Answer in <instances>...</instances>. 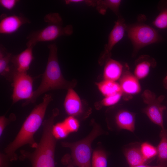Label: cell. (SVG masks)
Wrapping results in <instances>:
<instances>
[{
  "label": "cell",
  "mask_w": 167,
  "mask_h": 167,
  "mask_svg": "<svg viewBox=\"0 0 167 167\" xmlns=\"http://www.w3.org/2000/svg\"><path fill=\"white\" fill-rule=\"evenodd\" d=\"M52 100L51 94H45L42 102L36 105L24 121L20 131L13 141L4 149L5 153L10 161L16 160L17 150L26 144L36 148L38 144L34 138L43 121L47 107Z\"/></svg>",
  "instance_id": "6da1fadb"
},
{
  "label": "cell",
  "mask_w": 167,
  "mask_h": 167,
  "mask_svg": "<svg viewBox=\"0 0 167 167\" xmlns=\"http://www.w3.org/2000/svg\"><path fill=\"white\" fill-rule=\"evenodd\" d=\"M49 56L46 67L42 75L41 83L34 91L31 98L26 100L22 105L26 106L35 103L37 98L48 91L60 89H68L76 85V81L66 80L63 77L59 65L58 57V48L55 44L48 46Z\"/></svg>",
  "instance_id": "7a4b0ae2"
},
{
  "label": "cell",
  "mask_w": 167,
  "mask_h": 167,
  "mask_svg": "<svg viewBox=\"0 0 167 167\" xmlns=\"http://www.w3.org/2000/svg\"><path fill=\"white\" fill-rule=\"evenodd\" d=\"M54 122L46 120L43 123L41 140L32 153L21 152L23 156L30 159L33 167H55L54 154L56 139L52 133Z\"/></svg>",
  "instance_id": "3957f363"
},
{
  "label": "cell",
  "mask_w": 167,
  "mask_h": 167,
  "mask_svg": "<svg viewBox=\"0 0 167 167\" xmlns=\"http://www.w3.org/2000/svg\"><path fill=\"white\" fill-rule=\"evenodd\" d=\"M44 20L47 23L44 28L32 32L27 36V47H33L38 42L53 41L60 36H70L73 33L72 25L63 26L62 18L58 13L47 14Z\"/></svg>",
  "instance_id": "277c9868"
},
{
  "label": "cell",
  "mask_w": 167,
  "mask_h": 167,
  "mask_svg": "<svg viewBox=\"0 0 167 167\" xmlns=\"http://www.w3.org/2000/svg\"><path fill=\"white\" fill-rule=\"evenodd\" d=\"M90 133L84 138L74 142H64L61 143L63 147L69 148L71 151L73 163L78 167H92V144L94 140L104 132L101 126L93 122Z\"/></svg>",
  "instance_id": "5b68a950"
},
{
  "label": "cell",
  "mask_w": 167,
  "mask_h": 167,
  "mask_svg": "<svg viewBox=\"0 0 167 167\" xmlns=\"http://www.w3.org/2000/svg\"><path fill=\"white\" fill-rule=\"evenodd\" d=\"M34 79L27 73L17 71L12 65L9 80L12 82L11 85L13 88L11 96L13 104L20 100L26 101L31 98L34 92L33 85Z\"/></svg>",
  "instance_id": "8992f818"
},
{
  "label": "cell",
  "mask_w": 167,
  "mask_h": 167,
  "mask_svg": "<svg viewBox=\"0 0 167 167\" xmlns=\"http://www.w3.org/2000/svg\"><path fill=\"white\" fill-rule=\"evenodd\" d=\"M126 30L135 51L160 40L157 32L146 25L136 24L126 28Z\"/></svg>",
  "instance_id": "52a82bcc"
},
{
  "label": "cell",
  "mask_w": 167,
  "mask_h": 167,
  "mask_svg": "<svg viewBox=\"0 0 167 167\" xmlns=\"http://www.w3.org/2000/svg\"><path fill=\"white\" fill-rule=\"evenodd\" d=\"M142 97L146 105L143 109V113L152 122L159 126L161 130L164 129L163 113L166 107L161 103L165 96L162 95L157 97L154 93L147 89L143 93Z\"/></svg>",
  "instance_id": "ba28073f"
},
{
  "label": "cell",
  "mask_w": 167,
  "mask_h": 167,
  "mask_svg": "<svg viewBox=\"0 0 167 167\" xmlns=\"http://www.w3.org/2000/svg\"><path fill=\"white\" fill-rule=\"evenodd\" d=\"M126 28L124 19L119 16L109 34L108 42L99 60L100 65L103 64L110 58L112 49L122 38Z\"/></svg>",
  "instance_id": "9c48e42d"
},
{
  "label": "cell",
  "mask_w": 167,
  "mask_h": 167,
  "mask_svg": "<svg viewBox=\"0 0 167 167\" xmlns=\"http://www.w3.org/2000/svg\"><path fill=\"white\" fill-rule=\"evenodd\" d=\"M30 23L29 19L22 14L10 15L2 14L0 16V33L3 34H12L23 25Z\"/></svg>",
  "instance_id": "30bf717a"
},
{
  "label": "cell",
  "mask_w": 167,
  "mask_h": 167,
  "mask_svg": "<svg viewBox=\"0 0 167 167\" xmlns=\"http://www.w3.org/2000/svg\"><path fill=\"white\" fill-rule=\"evenodd\" d=\"M63 105L66 112L69 116L75 117L83 113V106L80 98L73 88L67 90Z\"/></svg>",
  "instance_id": "8fae6325"
},
{
  "label": "cell",
  "mask_w": 167,
  "mask_h": 167,
  "mask_svg": "<svg viewBox=\"0 0 167 167\" xmlns=\"http://www.w3.org/2000/svg\"><path fill=\"white\" fill-rule=\"evenodd\" d=\"M119 84L123 96H132L139 93L141 90L139 79L128 70L123 71Z\"/></svg>",
  "instance_id": "7c38bea8"
},
{
  "label": "cell",
  "mask_w": 167,
  "mask_h": 167,
  "mask_svg": "<svg viewBox=\"0 0 167 167\" xmlns=\"http://www.w3.org/2000/svg\"><path fill=\"white\" fill-rule=\"evenodd\" d=\"M33 47H27L20 53L13 55L11 61L12 66L17 71L27 73L34 57Z\"/></svg>",
  "instance_id": "4fadbf2b"
},
{
  "label": "cell",
  "mask_w": 167,
  "mask_h": 167,
  "mask_svg": "<svg viewBox=\"0 0 167 167\" xmlns=\"http://www.w3.org/2000/svg\"><path fill=\"white\" fill-rule=\"evenodd\" d=\"M123 71V66L121 63L110 58L106 62L104 67V80L116 81L120 79Z\"/></svg>",
  "instance_id": "5bb4252c"
},
{
  "label": "cell",
  "mask_w": 167,
  "mask_h": 167,
  "mask_svg": "<svg viewBox=\"0 0 167 167\" xmlns=\"http://www.w3.org/2000/svg\"><path fill=\"white\" fill-rule=\"evenodd\" d=\"M115 121L118 128L133 132L135 129V114L128 110H121L115 117Z\"/></svg>",
  "instance_id": "9a60e30c"
},
{
  "label": "cell",
  "mask_w": 167,
  "mask_h": 167,
  "mask_svg": "<svg viewBox=\"0 0 167 167\" xmlns=\"http://www.w3.org/2000/svg\"><path fill=\"white\" fill-rule=\"evenodd\" d=\"M140 145L134 143L124 150V154L130 167L144 164L146 162L142 154Z\"/></svg>",
  "instance_id": "2e32d148"
},
{
  "label": "cell",
  "mask_w": 167,
  "mask_h": 167,
  "mask_svg": "<svg viewBox=\"0 0 167 167\" xmlns=\"http://www.w3.org/2000/svg\"><path fill=\"white\" fill-rule=\"evenodd\" d=\"M156 64L155 60L149 56H141L136 61L134 75L139 80L143 79L148 75L151 67Z\"/></svg>",
  "instance_id": "e0dca14e"
},
{
  "label": "cell",
  "mask_w": 167,
  "mask_h": 167,
  "mask_svg": "<svg viewBox=\"0 0 167 167\" xmlns=\"http://www.w3.org/2000/svg\"><path fill=\"white\" fill-rule=\"evenodd\" d=\"M13 55L2 45L0 46V75L9 80L12 66L9 65Z\"/></svg>",
  "instance_id": "ac0fdd59"
},
{
  "label": "cell",
  "mask_w": 167,
  "mask_h": 167,
  "mask_svg": "<svg viewBox=\"0 0 167 167\" xmlns=\"http://www.w3.org/2000/svg\"><path fill=\"white\" fill-rule=\"evenodd\" d=\"M161 140L157 147V162L158 165L167 167V129L161 130Z\"/></svg>",
  "instance_id": "d6986e66"
},
{
  "label": "cell",
  "mask_w": 167,
  "mask_h": 167,
  "mask_svg": "<svg viewBox=\"0 0 167 167\" xmlns=\"http://www.w3.org/2000/svg\"><path fill=\"white\" fill-rule=\"evenodd\" d=\"M121 1L120 0H103L94 1V6L101 14H105L107 10L109 9L119 16V9Z\"/></svg>",
  "instance_id": "ffe728a7"
},
{
  "label": "cell",
  "mask_w": 167,
  "mask_h": 167,
  "mask_svg": "<svg viewBox=\"0 0 167 167\" xmlns=\"http://www.w3.org/2000/svg\"><path fill=\"white\" fill-rule=\"evenodd\" d=\"M96 84L99 91L105 97L122 92L119 83L116 81L104 80Z\"/></svg>",
  "instance_id": "44dd1931"
},
{
  "label": "cell",
  "mask_w": 167,
  "mask_h": 167,
  "mask_svg": "<svg viewBox=\"0 0 167 167\" xmlns=\"http://www.w3.org/2000/svg\"><path fill=\"white\" fill-rule=\"evenodd\" d=\"M107 155L102 149L95 150L92 157V167H107Z\"/></svg>",
  "instance_id": "7402d4cb"
},
{
  "label": "cell",
  "mask_w": 167,
  "mask_h": 167,
  "mask_svg": "<svg viewBox=\"0 0 167 167\" xmlns=\"http://www.w3.org/2000/svg\"><path fill=\"white\" fill-rule=\"evenodd\" d=\"M142 154L147 161L155 158L157 155V147L148 142H144L140 145Z\"/></svg>",
  "instance_id": "603a6c76"
},
{
  "label": "cell",
  "mask_w": 167,
  "mask_h": 167,
  "mask_svg": "<svg viewBox=\"0 0 167 167\" xmlns=\"http://www.w3.org/2000/svg\"><path fill=\"white\" fill-rule=\"evenodd\" d=\"M52 133L56 139L65 138L70 133L63 122L54 125L52 128Z\"/></svg>",
  "instance_id": "cb8c5ba5"
},
{
  "label": "cell",
  "mask_w": 167,
  "mask_h": 167,
  "mask_svg": "<svg viewBox=\"0 0 167 167\" xmlns=\"http://www.w3.org/2000/svg\"><path fill=\"white\" fill-rule=\"evenodd\" d=\"M153 24L159 29L167 28V7L163 8L154 20Z\"/></svg>",
  "instance_id": "d4e9b609"
},
{
  "label": "cell",
  "mask_w": 167,
  "mask_h": 167,
  "mask_svg": "<svg viewBox=\"0 0 167 167\" xmlns=\"http://www.w3.org/2000/svg\"><path fill=\"white\" fill-rule=\"evenodd\" d=\"M63 122L70 133L76 132L78 130L79 122L75 117L69 116Z\"/></svg>",
  "instance_id": "484cf974"
},
{
  "label": "cell",
  "mask_w": 167,
  "mask_h": 167,
  "mask_svg": "<svg viewBox=\"0 0 167 167\" xmlns=\"http://www.w3.org/2000/svg\"><path fill=\"white\" fill-rule=\"evenodd\" d=\"M122 96V93L120 92L112 95L105 96L100 103L101 105L104 106L114 105L119 101Z\"/></svg>",
  "instance_id": "4316f807"
},
{
  "label": "cell",
  "mask_w": 167,
  "mask_h": 167,
  "mask_svg": "<svg viewBox=\"0 0 167 167\" xmlns=\"http://www.w3.org/2000/svg\"><path fill=\"white\" fill-rule=\"evenodd\" d=\"M15 118V116L11 115L10 118H7L5 116H2L0 117V135H2L3 131L8 124Z\"/></svg>",
  "instance_id": "83f0119b"
},
{
  "label": "cell",
  "mask_w": 167,
  "mask_h": 167,
  "mask_svg": "<svg viewBox=\"0 0 167 167\" xmlns=\"http://www.w3.org/2000/svg\"><path fill=\"white\" fill-rule=\"evenodd\" d=\"M19 2L17 0H0V4L4 8L9 10L13 9Z\"/></svg>",
  "instance_id": "f1b7e54d"
},
{
  "label": "cell",
  "mask_w": 167,
  "mask_h": 167,
  "mask_svg": "<svg viewBox=\"0 0 167 167\" xmlns=\"http://www.w3.org/2000/svg\"><path fill=\"white\" fill-rule=\"evenodd\" d=\"M10 159L5 153H1L0 155V167H9Z\"/></svg>",
  "instance_id": "f546056e"
},
{
  "label": "cell",
  "mask_w": 167,
  "mask_h": 167,
  "mask_svg": "<svg viewBox=\"0 0 167 167\" xmlns=\"http://www.w3.org/2000/svg\"><path fill=\"white\" fill-rule=\"evenodd\" d=\"M63 159V163H66L67 166L66 167H75L73 163L72 159L69 158L68 156H65Z\"/></svg>",
  "instance_id": "4dcf8cb0"
},
{
  "label": "cell",
  "mask_w": 167,
  "mask_h": 167,
  "mask_svg": "<svg viewBox=\"0 0 167 167\" xmlns=\"http://www.w3.org/2000/svg\"><path fill=\"white\" fill-rule=\"evenodd\" d=\"M163 83L164 87L166 89H167V73L163 80Z\"/></svg>",
  "instance_id": "1f68e13d"
},
{
  "label": "cell",
  "mask_w": 167,
  "mask_h": 167,
  "mask_svg": "<svg viewBox=\"0 0 167 167\" xmlns=\"http://www.w3.org/2000/svg\"><path fill=\"white\" fill-rule=\"evenodd\" d=\"M132 167H150V166H148L144 164Z\"/></svg>",
  "instance_id": "d6a6232c"
},
{
  "label": "cell",
  "mask_w": 167,
  "mask_h": 167,
  "mask_svg": "<svg viewBox=\"0 0 167 167\" xmlns=\"http://www.w3.org/2000/svg\"><path fill=\"white\" fill-rule=\"evenodd\" d=\"M165 167L164 166H163L162 165H158L157 166H152V167Z\"/></svg>",
  "instance_id": "836d02e7"
}]
</instances>
